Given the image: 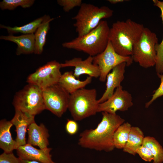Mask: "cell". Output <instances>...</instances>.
I'll return each mask as SVG.
<instances>
[{
    "mask_svg": "<svg viewBox=\"0 0 163 163\" xmlns=\"http://www.w3.org/2000/svg\"><path fill=\"white\" fill-rule=\"evenodd\" d=\"M110 30L107 22L102 20L96 27L88 33L64 42L62 46L94 56L102 53L107 47L109 41Z\"/></svg>",
    "mask_w": 163,
    "mask_h": 163,
    "instance_id": "obj_3",
    "label": "cell"
},
{
    "mask_svg": "<svg viewBox=\"0 0 163 163\" xmlns=\"http://www.w3.org/2000/svg\"><path fill=\"white\" fill-rule=\"evenodd\" d=\"M44 18V16L22 26L11 27L0 24V27L6 29L10 35L21 33L24 34H34L41 25Z\"/></svg>",
    "mask_w": 163,
    "mask_h": 163,
    "instance_id": "obj_22",
    "label": "cell"
},
{
    "mask_svg": "<svg viewBox=\"0 0 163 163\" xmlns=\"http://www.w3.org/2000/svg\"><path fill=\"white\" fill-rule=\"evenodd\" d=\"M154 5L161 10V18L163 24V1L153 0ZM156 62L155 70L157 75L163 74V36L161 42L158 44L156 48Z\"/></svg>",
    "mask_w": 163,
    "mask_h": 163,
    "instance_id": "obj_25",
    "label": "cell"
},
{
    "mask_svg": "<svg viewBox=\"0 0 163 163\" xmlns=\"http://www.w3.org/2000/svg\"><path fill=\"white\" fill-rule=\"evenodd\" d=\"M34 117L35 116L20 110L15 109L14 115L10 121L16 128L17 136L15 140L16 149L19 146L26 144L27 130L29 125L35 122Z\"/></svg>",
    "mask_w": 163,
    "mask_h": 163,
    "instance_id": "obj_14",
    "label": "cell"
},
{
    "mask_svg": "<svg viewBox=\"0 0 163 163\" xmlns=\"http://www.w3.org/2000/svg\"><path fill=\"white\" fill-rule=\"evenodd\" d=\"M158 44L156 34L145 27L140 39L133 46L131 56L133 61L145 68L155 66Z\"/></svg>",
    "mask_w": 163,
    "mask_h": 163,
    "instance_id": "obj_6",
    "label": "cell"
},
{
    "mask_svg": "<svg viewBox=\"0 0 163 163\" xmlns=\"http://www.w3.org/2000/svg\"><path fill=\"white\" fill-rule=\"evenodd\" d=\"M65 128L67 133L71 135L76 134L78 129V126L76 121L68 119Z\"/></svg>",
    "mask_w": 163,
    "mask_h": 163,
    "instance_id": "obj_31",
    "label": "cell"
},
{
    "mask_svg": "<svg viewBox=\"0 0 163 163\" xmlns=\"http://www.w3.org/2000/svg\"><path fill=\"white\" fill-rule=\"evenodd\" d=\"M44 19L41 25L35 32V47L34 53L41 54L43 51V48L46 42V36L50 29V23L54 19L48 15L44 16Z\"/></svg>",
    "mask_w": 163,
    "mask_h": 163,
    "instance_id": "obj_20",
    "label": "cell"
},
{
    "mask_svg": "<svg viewBox=\"0 0 163 163\" xmlns=\"http://www.w3.org/2000/svg\"><path fill=\"white\" fill-rule=\"evenodd\" d=\"M142 145L148 148L153 157V163L163 162V148L156 139L152 137H145Z\"/></svg>",
    "mask_w": 163,
    "mask_h": 163,
    "instance_id": "obj_24",
    "label": "cell"
},
{
    "mask_svg": "<svg viewBox=\"0 0 163 163\" xmlns=\"http://www.w3.org/2000/svg\"><path fill=\"white\" fill-rule=\"evenodd\" d=\"M62 68L73 67L75 69L73 74L75 77L78 78L82 75H87L92 78H97L100 75V72L97 66L93 63V56H89L85 60L80 57H75L66 60L61 63Z\"/></svg>",
    "mask_w": 163,
    "mask_h": 163,
    "instance_id": "obj_12",
    "label": "cell"
},
{
    "mask_svg": "<svg viewBox=\"0 0 163 163\" xmlns=\"http://www.w3.org/2000/svg\"><path fill=\"white\" fill-rule=\"evenodd\" d=\"M133 105L131 95L127 91L123 90L120 85L115 89L110 97L99 103L98 112L115 114L117 111L127 110Z\"/></svg>",
    "mask_w": 163,
    "mask_h": 163,
    "instance_id": "obj_11",
    "label": "cell"
},
{
    "mask_svg": "<svg viewBox=\"0 0 163 163\" xmlns=\"http://www.w3.org/2000/svg\"><path fill=\"white\" fill-rule=\"evenodd\" d=\"M34 0H3L0 2V8L2 10H14L20 6L23 8H28L34 4Z\"/></svg>",
    "mask_w": 163,
    "mask_h": 163,
    "instance_id": "obj_26",
    "label": "cell"
},
{
    "mask_svg": "<svg viewBox=\"0 0 163 163\" xmlns=\"http://www.w3.org/2000/svg\"><path fill=\"white\" fill-rule=\"evenodd\" d=\"M128 1L125 0H108V1L110 4H115L118 3L122 2L124 1Z\"/></svg>",
    "mask_w": 163,
    "mask_h": 163,
    "instance_id": "obj_32",
    "label": "cell"
},
{
    "mask_svg": "<svg viewBox=\"0 0 163 163\" xmlns=\"http://www.w3.org/2000/svg\"><path fill=\"white\" fill-rule=\"evenodd\" d=\"M57 2L66 12L69 11L75 7H80L82 3V0H58Z\"/></svg>",
    "mask_w": 163,
    "mask_h": 163,
    "instance_id": "obj_27",
    "label": "cell"
},
{
    "mask_svg": "<svg viewBox=\"0 0 163 163\" xmlns=\"http://www.w3.org/2000/svg\"><path fill=\"white\" fill-rule=\"evenodd\" d=\"M136 152L143 160L146 161L151 162L153 160V157L150 151L142 145L137 149Z\"/></svg>",
    "mask_w": 163,
    "mask_h": 163,
    "instance_id": "obj_29",
    "label": "cell"
},
{
    "mask_svg": "<svg viewBox=\"0 0 163 163\" xmlns=\"http://www.w3.org/2000/svg\"><path fill=\"white\" fill-rule=\"evenodd\" d=\"M92 78L88 76L84 81L76 78L72 71L65 72L60 78L58 84L70 94L83 88L90 83Z\"/></svg>",
    "mask_w": 163,
    "mask_h": 163,
    "instance_id": "obj_18",
    "label": "cell"
},
{
    "mask_svg": "<svg viewBox=\"0 0 163 163\" xmlns=\"http://www.w3.org/2000/svg\"><path fill=\"white\" fill-rule=\"evenodd\" d=\"M93 57V63L99 68V80L101 82L106 80L107 75L117 66L125 62L129 66L133 61L131 56H123L117 53L109 41L103 52Z\"/></svg>",
    "mask_w": 163,
    "mask_h": 163,
    "instance_id": "obj_8",
    "label": "cell"
},
{
    "mask_svg": "<svg viewBox=\"0 0 163 163\" xmlns=\"http://www.w3.org/2000/svg\"><path fill=\"white\" fill-rule=\"evenodd\" d=\"M21 163H43L35 161L27 160L21 159Z\"/></svg>",
    "mask_w": 163,
    "mask_h": 163,
    "instance_id": "obj_33",
    "label": "cell"
},
{
    "mask_svg": "<svg viewBox=\"0 0 163 163\" xmlns=\"http://www.w3.org/2000/svg\"><path fill=\"white\" fill-rule=\"evenodd\" d=\"M158 76L161 80L160 85L158 88L154 91L151 99L145 104L146 108H148L158 97L163 96V74Z\"/></svg>",
    "mask_w": 163,
    "mask_h": 163,
    "instance_id": "obj_28",
    "label": "cell"
},
{
    "mask_svg": "<svg viewBox=\"0 0 163 163\" xmlns=\"http://www.w3.org/2000/svg\"><path fill=\"white\" fill-rule=\"evenodd\" d=\"M12 103L15 109L34 116L46 109L42 89L31 84L15 94Z\"/></svg>",
    "mask_w": 163,
    "mask_h": 163,
    "instance_id": "obj_7",
    "label": "cell"
},
{
    "mask_svg": "<svg viewBox=\"0 0 163 163\" xmlns=\"http://www.w3.org/2000/svg\"><path fill=\"white\" fill-rule=\"evenodd\" d=\"M113 14V11L107 6L99 7L82 3L76 15L72 18L75 20L73 25L78 36L88 33L96 27L102 19L110 18Z\"/></svg>",
    "mask_w": 163,
    "mask_h": 163,
    "instance_id": "obj_4",
    "label": "cell"
},
{
    "mask_svg": "<svg viewBox=\"0 0 163 163\" xmlns=\"http://www.w3.org/2000/svg\"><path fill=\"white\" fill-rule=\"evenodd\" d=\"M0 163H21V161L20 159L16 157L12 152H4L0 155Z\"/></svg>",
    "mask_w": 163,
    "mask_h": 163,
    "instance_id": "obj_30",
    "label": "cell"
},
{
    "mask_svg": "<svg viewBox=\"0 0 163 163\" xmlns=\"http://www.w3.org/2000/svg\"><path fill=\"white\" fill-rule=\"evenodd\" d=\"M61 68V63L55 60L49 62L30 74L27 81L42 90L57 84L62 75Z\"/></svg>",
    "mask_w": 163,
    "mask_h": 163,
    "instance_id": "obj_10",
    "label": "cell"
},
{
    "mask_svg": "<svg viewBox=\"0 0 163 163\" xmlns=\"http://www.w3.org/2000/svg\"><path fill=\"white\" fill-rule=\"evenodd\" d=\"M52 149H36L30 144L19 146L16 149L17 155L21 159L35 161L43 163H56L52 160L50 152Z\"/></svg>",
    "mask_w": 163,
    "mask_h": 163,
    "instance_id": "obj_13",
    "label": "cell"
},
{
    "mask_svg": "<svg viewBox=\"0 0 163 163\" xmlns=\"http://www.w3.org/2000/svg\"><path fill=\"white\" fill-rule=\"evenodd\" d=\"M145 137L143 132L138 127L132 126L123 151L135 155L137 149L142 145Z\"/></svg>",
    "mask_w": 163,
    "mask_h": 163,
    "instance_id": "obj_21",
    "label": "cell"
},
{
    "mask_svg": "<svg viewBox=\"0 0 163 163\" xmlns=\"http://www.w3.org/2000/svg\"><path fill=\"white\" fill-rule=\"evenodd\" d=\"M132 126L128 122L124 123L115 132L113 141L115 148L123 149L128 140Z\"/></svg>",
    "mask_w": 163,
    "mask_h": 163,
    "instance_id": "obj_23",
    "label": "cell"
},
{
    "mask_svg": "<svg viewBox=\"0 0 163 163\" xmlns=\"http://www.w3.org/2000/svg\"><path fill=\"white\" fill-rule=\"evenodd\" d=\"M42 90L46 109L61 117L68 109L70 94L58 83Z\"/></svg>",
    "mask_w": 163,
    "mask_h": 163,
    "instance_id": "obj_9",
    "label": "cell"
},
{
    "mask_svg": "<svg viewBox=\"0 0 163 163\" xmlns=\"http://www.w3.org/2000/svg\"><path fill=\"white\" fill-rule=\"evenodd\" d=\"M144 28L143 24L130 19L118 21L110 28L109 41L118 54L131 56L133 46L140 39Z\"/></svg>",
    "mask_w": 163,
    "mask_h": 163,
    "instance_id": "obj_2",
    "label": "cell"
},
{
    "mask_svg": "<svg viewBox=\"0 0 163 163\" xmlns=\"http://www.w3.org/2000/svg\"><path fill=\"white\" fill-rule=\"evenodd\" d=\"M95 88H83L70 94L68 109L75 121H81L98 113L99 103Z\"/></svg>",
    "mask_w": 163,
    "mask_h": 163,
    "instance_id": "obj_5",
    "label": "cell"
},
{
    "mask_svg": "<svg viewBox=\"0 0 163 163\" xmlns=\"http://www.w3.org/2000/svg\"><path fill=\"white\" fill-rule=\"evenodd\" d=\"M101 121L94 129H86L79 135L78 144L84 148L109 152L115 148L114 133L125 120L116 113L102 112Z\"/></svg>",
    "mask_w": 163,
    "mask_h": 163,
    "instance_id": "obj_1",
    "label": "cell"
},
{
    "mask_svg": "<svg viewBox=\"0 0 163 163\" xmlns=\"http://www.w3.org/2000/svg\"><path fill=\"white\" fill-rule=\"evenodd\" d=\"M0 39L16 43L17 48L16 54L17 55L34 53L35 38L34 34H23L19 36H14L12 35H2L0 36Z\"/></svg>",
    "mask_w": 163,
    "mask_h": 163,
    "instance_id": "obj_17",
    "label": "cell"
},
{
    "mask_svg": "<svg viewBox=\"0 0 163 163\" xmlns=\"http://www.w3.org/2000/svg\"><path fill=\"white\" fill-rule=\"evenodd\" d=\"M126 62L122 63L113 68L107 75L106 78V89L101 97L99 99V103L107 100L113 94L115 89L120 85L124 78Z\"/></svg>",
    "mask_w": 163,
    "mask_h": 163,
    "instance_id": "obj_15",
    "label": "cell"
},
{
    "mask_svg": "<svg viewBox=\"0 0 163 163\" xmlns=\"http://www.w3.org/2000/svg\"><path fill=\"white\" fill-rule=\"evenodd\" d=\"M13 125L10 121L5 119L0 120V148L6 153L16 149V141L13 139L10 131Z\"/></svg>",
    "mask_w": 163,
    "mask_h": 163,
    "instance_id": "obj_19",
    "label": "cell"
},
{
    "mask_svg": "<svg viewBox=\"0 0 163 163\" xmlns=\"http://www.w3.org/2000/svg\"><path fill=\"white\" fill-rule=\"evenodd\" d=\"M27 130V143L37 146L40 149L48 147L50 135L48 130L43 123L38 125L35 122H33L29 125Z\"/></svg>",
    "mask_w": 163,
    "mask_h": 163,
    "instance_id": "obj_16",
    "label": "cell"
}]
</instances>
